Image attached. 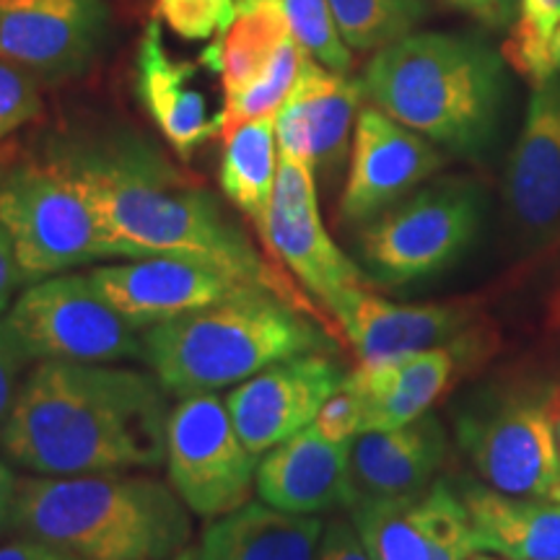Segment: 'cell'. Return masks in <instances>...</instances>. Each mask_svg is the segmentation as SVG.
Returning <instances> with one entry per match:
<instances>
[{
    "label": "cell",
    "instance_id": "6da1fadb",
    "mask_svg": "<svg viewBox=\"0 0 560 560\" xmlns=\"http://www.w3.org/2000/svg\"><path fill=\"white\" fill-rule=\"evenodd\" d=\"M73 182L125 260L192 257L319 317L310 296L276 268L221 200L143 143L62 149L50 156Z\"/></svg>",
    "mask_w": 560,
    "mask_h": 560
},
{
    "label": "cell",
    "instance_id": "7a4b0ae2",
    "mask_svg": "<svg viewBox=\"0 0 560 560\" xmlns=\"http://www.w3.org/2000/svg\"><path fill=\"white\" fill-rule=\"evenodd\" d=\"M166 395L156 374L39 361L0 425V450L37 475L156 470L166 462Z\"/></svg>",
    "mask_w": 560,
    "mask_h": 560
},
{
    "label": "cell",
    "instance_id": "3957f363",
    "mask_svg": "<svg viewBox=\"0 0 560 560\" xmlns=\"http://www.w3.org/2000/svg\"><path fill=\"white\" fill-rule=\"evenodd\" d=\"M192 511L151 475L21 478L9 524L79 560H166L192 540Z\"/></svg>",
    "mask_w": 560,
    "mask_h": 560
},
{
    "label": "cell",
    "instance_id": "277c9868",
    "mask_svg": "<svg viewBox=\"0 0 560 560\" xmlns=\"http://www.w3.org/2000/svg\"><path fill=\"white\" fill-rule=\"evenodd\" d=\"M361 86L392 120L472 156L486 149L499 125L506 73L501 55L486 42L423 32L376 50Z\"/></svg>",
    "mask_w": 560,
    "mask_h": 560
},
{
    "label": "cell",
    "instance_id": "5b68a950",
    "mask_svg": "<svg viewBox=\"0 0 560 560\" xmlns=\"http://www.w3.org/2000/svg\"><path fill=\"white\" fill-rule=\"evenodd\" d=\"M143 335L145 363L179 400L236 387L272 363L327 346L317 317L265 289L231 293Z\"/></svg>",
    "mask_w": 560,
    "mask_h": 560
},
{
    "label": "cell",
    "instance_id": "8992f818",
    "mask_svg": "<svg viewBox=\"0 0 560 560\" xmlns=\"http://www.w3.org/2000/svg\"><path fill=\"white\" fill-rule=\"evenodd\" d=\"M0 221L26 280L120 257L86 198L52 159L19 161L0 172Z\"/></svg>",
    "mask_w": 560,
    "mask_h": 560
},
{
    "label": "cell",
    "instance_id": "52a82bcc",
    "mask_svg": "<svg viewBox=\"0 0 560 560\" xmlns=\"http://www.w3.org/2000/svg\"><path fill=\"white\" fill-rule=\"evenodd\" d=\"M480 219L482 202L472 182H436L366 221L359 234L361 260L389 285L436 276L470 247Z\"/></svg>",
    "mask_w": 560,
    "mask_h": 560
},
{
    "label": "cell",
    "instance_id": "ba28073f",
    "mask_svg": "<svg viewBox=\"0 0 560 560\" xmlns=\"http://www.w3.org/2000/svg\"><path fill=\"white\" fill-rule=\"evenodd\" d=\"M5 322L37 361L117 363L145 355V335L102 296L91 276L60 272L34 280Z\"/></svg>",
    "mask_w": 560,
    "mask_h": 560
},
{
    "label": "cell",
    "instance_id": "9c48e42d",
    "mask_svg": "<svg viewBox=\"0 0 560 560\" xmlns=\"http://www.w3.org/2000/svg\"><path fill=\"white\" fill-rule=\"evenodd\" d=\"M166 472L185 506L219 520L252 501L260 454L244 444L219 395L182 397L166 420Z\"/></svg>",
    "mask_w": 560,
    "mask_h": 560
},
{
    "label": "cell",
    "instance_id": "30bf717a",
    "mask_svg": "<svg viewBox=\"0 0 560 560\" xmlns=\"http://www.w3.org/2000/svg\"><path fill=\"white\" fill-rule=\"evenodd\" d=\"M457 439L490 488L550 499L560 480V450L548 392L472 405L457 420Z\"/></svg>",
    "mask_w": 560,
    "mask_h": 560
},
{
    "label": "cell",
    "instance_id": "8fae6325",
    "mask_svg": "<svg viewBox=\"0 0 560 560\" xmlns=\"http://www.w3.org/2000/svg\"><path fill=\"white\" fill-rule=\"evenodd\" d=\"M257 231L265 252L327 312L348 291L369 285L363 270L335 244L319 219L317 174L312 166L278 156L272 198Z\"/></svg>",
    "mask_w": 560,
    "mask_h": 560
},
{
    "label": "cell",
    "instance_id": "7c38bea8",
    "mask_svg": "<svg viewBox=\"0 0 560 560\" xmlns=\"http://www.w3.org/2000/svg\"><path fill=\"white\" fill-rule=\"evenodd\" d=\"M444 153L420 132L382 109L361 107L350 145V170L340 195V221L366 223L395 206L444 166Z\"/></svg>",
    "mask_w": 560,
    "mask_h": 560
},
{
    "label": "cell",
    "instance_id": "4fadbf2b",
    "mask_svg": "<svg viewBox=\"0 0 560 560\" xmlns=\"http://www.w3.org/2000/svg\"><path fill=\"white\" fill-rule=\"evenodd\" d=\"M371 560H467L475 548L470 514L446 482L350 509Z\"/></svg>",
    "mask_w": 560,
    "mask_h": 560
},
{
    "label": "cell",
    "instance_id": "5bb4252c",
    "mask_svg": "<svg viewBox=\"0 0 560 560\" xmlns=\"http://www.w3.org/2000/svg\"><path fill=\"white\" fill-rule=\"evenodd\" d=\"M342 382L346 371L319 350L272 363L236 384L223 402L244 444L262 457L272 446L312 425L322 405Z\"/></svg>",
    "mask_w": 560,
    "mask_h": 560
},
{
    "label": "cell",
    "instance_id": "9a60e30c",
    "mask_svg": "<svg viewBox=\"0 0 560 560\" xmlns=\"http://www.w3.org/2000/svg\"><path fill=\"white\" fill-rule=\"evenodd\" d=\"M104 0H0V58L39 81L81 73L96 52Z\"/></svg>",
    "mask_w": 560,
    "mask_h": 560
},
{
    "label": "cell",
    "instance_id": "2e32d148",
    "mask_svg": "<svg viewBox=\"0 0 560 560\" xmlns=\"http://www.w3.org/2000/svg\"><path fill=\"white\" fill-rule=\"evenodd\" d=\"M330 314L359 363L400 359L431 348L457 350L470 340V330L480 319L470 301L395 304L371 293L369 285L348 291Z\"/></svg>",
    "mask_w": 560,
    "mask_h": 560
},
{
    "label": "cell",
    "instance_id": "e0dca14e",
    "mask_svg": "<svg viewBox=\"0 0 560 560\" xmlns=\"http://www.w3.org/2000/svg\"><path fill=\"white\" fill-rule=\"evenodd\" d=\"M102 296L138 330L202 310L215 301L257 285L192 257L153 255L122 265H104L89 272Z\"/></svg>",
    "mask_w": 560,
    "mask_h": 560
},
{
    "label": "cell",
    "instance_id": "ac0fdd59",
    "mask_svg": "<svg viewBox=\"0 0 560 560\" xmlns=\"http://www.w3.org/2000/svg\"><path fill=\"white\" fill-rule=\"evenodd\" d=\"M361 100V81L327 70L306 55L296 86L276 112L278 156L312 166L314 174H332L348 153Z\"/></svg>",
    "mask_w": 560,
    "mask_h": 560
},
{
    "label": "cell",
    "instance_id": "d6986e66",
    "mask_svg": "<svg viewBox=\"0 0 560 560\" xmlns=\"http://www.w3.org/2000/svg\"><path fill=\"white\" fill-rule=\"evenodd\" d=\"M198 62L177 60L164 45V24L149 19L136 52V94L166 143L190 159L202 143L221 136L223 112H213L198 86Z\"/></svg>",
    "mask_w": 560,
    "mask_h": 560
},
{
    "label": "cell",
    "instance_id": "ffe728a7",
    "mask_svg": "<svg viewBox=\"0 0 560 560\" xmlns=\"http://www.w3.org/2000/svg\"><path fill=\"white\" fill-rule=\"evenodd\" d=\"M257 495L285 514L353 509L350 441L335 444L312 425L265 452L257 465Z\"/></svg>",
    "mask_w": 560,
    "mask_h": 560
},
{
    "label": "cell",
    "instance_id": "44dd1931",
    "mask_svg": "<svg viewBox=\"0 0 560 560\" xmlns=\"http://www.w3.org/2000/svg\"><path fill=\"white\" fill-rule=\"evenodd\" d=\"M511 213L532 234H548L560 221V79L532 86L527 117L509 164Z\"/></svg>",
    "mask_w": 560,
    "mask_h": 560
},
{
    "label": "cell",
    "instance_id": "7402d4cb",
    "mask_svg": "<svg viewBox=\"0 0 560 560\" xmlns=\"http://www.w3.org/2000/svg\"><path fill=\"white\" fill-rule=\"evenodd\" d=\"M444 457L446 433L429 412L400 429L359 433L350 441V486L355 503L420 493L431 486Z\"/></svg>",
    "mask_w": 560,
    "mask_h": 560
},
{
    "label": "cell",
    "instance_id": "603a6c76",
    "mask_svg": "<svg viewBox=\"0 0 560 560\" xmlns=\"http://www.w3.org/2000/svg\"><path fill=\"white\" fill-rule=\"evenodd\" d=\"M454 366L457 353L452 348H431L400 359L359 363L346 374L342 387L359 397L363 431H389L423 418L450 389Z\"/></svg>",
    "mask_w": 560,
    "mask_h": 560
},
{
    "label": "cell",
    "instance_id": "cb8c5ba5",
    "mask_svg": "<svg viewBox=\"0 0 560 560\" xmlns=\"http://www.w3.org/2000/svg\"><path fill=\"white\" fill-rule=\"evenodd\" d=\"M475 548L506 560H560V503L509 495L495 488L465 486Z\"/></svg>",
    "mask_w": 560,
    "mask_h": 560
},
{
    "label": "cell",
    "instance_id": "d4e9b609",
    "mask_svg": "<svg viewBox=\"0 0 560 560\" xmlns=\"http://www.w3.org/2000/svg\"><path fill=\"white\" fill-rule=\"evenodd\" d=\"M325 529L319 516L285 514L268 503H244L242 509L210 520L202 529L198 560H314Z\"/></svg>",
    "mask_w": 560,
    "mask_h": 560
},
{
    "label": "cell",
    "instance_id": "484cf974",
    "mask_svg": "<svg viewBox=\"0 0 560 560\" xmlns=\"http://www.w3.org/2000/svg\"><path fill=\"white\" fill-rule=\"evenodd\" d=\"M236 16L215 45L206 50L210 68L221 75L223 100L249 86L293 37L283 0H234Z\"/></svg>",
    "mask_w": 560,
    "mask_h": 560
},
{
    "label": "cell",
    "instance_id": "4316f807",
    "mask_svg": "<svg viewBox=\"0 0 560 560\" xmlns=\"http://www.w3.org/2000/svg\"><path fill=\"white\" fill-rule=\"evenodd\" d=\"M276 174V115H265L257 117V120L244 122L223 138L219 174L221 190L255 226H260L265 210L270 206Z\"/></svg>",
    "mask_w": 560,
    "mask_h": 560
},
{
    "label": "cell",
    "instance_id": "83f0119b",
    "mask_svg": "<svg viewBox=\"0 0 560 560\" xmlns=\"http://www.w3.org/2000/svg\"><path fill=\"white\" fill-rule=\"evenodd\" d=\"M350 50L376 52L408 37L425 16V0H327Z\"/></svg>",
    "mask_w": 560,
    "mask_h": 560
},
{
    "label": "cell",
    "instance_id": "f1b7e54d",
    "mask_svg": "<svg viewBox=\"0 0 560 560\" xmlns=\"http://www.w3.org/2000/svg\"><path fill=\"white\" fill-rule=\"evenodd\" d=\"M560 26V0H520V19L511 26L503 58L532 86L556 75L552 68V37Z\"/></svg>",
    "mask_w": 560,
    "mask_h": 560
},
{
    "label": "cell",
    "instance_id": "f546056e",
    "mask_svg": "<svg viewBox=\"0 0 560 560\" xmlns=\"http://www.w3.org/2000/svg\"><path fill=\"white\" fill-rule=\"evenodd\" d=\"M291 32L306 55L335 73H348L353 50L342 42L327 0H283Z\"/></svg>",
    "mask_w": 560,
    "mask_h": 560
},
{
    "label": "cell",
    "instance_id": "4dcf8cb0",
    "mask_svg": "<svg viewBox=\"0 0 560 560\" xmlns=\"http://www.w3.org/2000/svg\"><path fill=\"white\" fill-rule=\"evenodd\" d=\"M161 24L187 42L221 37L236 16L234 0H156Z\"/></svg>",
    "mask_w": 560,
    "mask_h": 560
},
{
    "label": "cell",
    "instance_id": "1f68e13d",
    "mask_svg": "<svg viewBox=\"0 0 560 560\" xmlns=\"http://www.w3.org/2000/svg\"><path fill=\"white\" fill-rule=\"evenodd\" d=\"M42 109L39 79L0 58V140L37 120Z\"/></svg>",
    "mask_w": 560,
    "mask_h": 560
},
{
    "label": "cell",
    "instance_id": "d6a6232c",
    "mask_svg": "<svg viewBox=\"0 0 560 560\" xmlns=\"http://www.w3.org/2000/svg\"><path fill=\"white\" fill-rule=\"evenodd\" d=\"M314 429L327 441H335V444L353 441L363 431V412L359 397L348 387H340L330 400L322 405L317 418H314Z\"/></svg>",
    "mask_w": 560,
    "mask_h": 560
},
{
    "label": "cell",
    "instance_id": "836d02e7",
    "mask_svg": "<svg viewBox=\"0 0 560 560\" xmlns=\"http://www.w3.org/2000/svg\"><path fill=\"white\" fill-rule=\"evenodd\" d=\"M26 361H32L26 355V350L21 348V342L9 322L0 319V423L9 416L13 400H16V392L21 387L19 376L24 371Z\"/></svg>",
    "mask_w": 560,
    "mask_h": 560
},
{
    "label": "cell",
    "instance_id": "e575fe53",
    "mask_svg": "<svg viewBox=\"0 0 560 560\" xmlns=\"http://www.w3.org/2000/svg\"><path fill=\"white\" fill-rule=\"evenodd\" d=\"M314 560H371L353 520H330L322 529Z\"/></svg>",
    "mask_w": 560,
    "mask_h": 560
},
{
    "label": "cell",
    "instance_id": "d590c367",
    "mask_svg": "<svg viewBox=\"0 0 560 560\" xmlns=\"http://www.w3.org/2000/svg\"><path fill=\"white\" fill-rule=\"evenodd\" d=\"M21 280H26V278L19 268L16 249H13L9 229H5V223L0 221V314L11 310L13 291L19 289Z\"/></svg>",
    "mask_w": 560,
    "mask_h": 560
},
{
    "label": "cell",
    "instance_id": "8d00e7d4",
    "mask_svg": "<svg viewBox=\"0 0 560 560\" xmlns=\"http://www.w3.org/2000/svg\"><path fill=\"white\" fill-rule=\"evenodd\" d=\"M446 3L470 13L472 19H478L480 24L490 26V30H506L520 0H446Z\"/></svg>",
    "mask_w": 560,
    "mask_h": 560
},
{
    "label": "cell",
    "instance_id": "74e56055",
    "mask_svg": "<svg viewBox=\"0 0 560 560\" xmlns=\"http://www.w3.org/2000/svg\"><path fill=\"white\" fill-rule=\"evenodd\" d=\"M0 560H79L68 552L58 548H50V545L30 540V537H21L16 542H9L0 548Z\"/></svg>",
    "mask_w": 560,
    "mask_h": 560
},
{
    "label": "cell",
    "instance_id": "f35d334b",
    "mask_svg": "<svg viewBox=\"0 0 560 560\" xmlns=\"http://www.w3.org/2000/svg\"><path fill=\"white\" fill-rule=\"evenodd\" d=\"M16 475L3 459H0V529L5 527L11 520V509H13V499H16Z\"/></svg>",
    "mask_w": 560,
    "mask_h": 560
},
{
    "label": "cell",
    "instance_id": "ab89813d",
    "mask_svg": "<svg viewBox=\"0 0 560 560\" xmlns=\"http://www.w3.org/2000/svg\"><path fill=\"white\" fill-rule=\"evenodd\" d=\"M548 410H550V420H552V429H556L558 450H560V387L548 389ZM556 490H560V480H558V486L552 488V493H556Z\"/></svg>",
    "mask_w": 560,
    "mask_h": 560
},
{
    "label": "cell",
    "instance_id": "60d3db41",
    "mask_svg": "<svg viewBox=\"0 0 560 560\" xmlns=\"http://www.w3.org/2000/svg\"><path fill=\"white\" fill-rule=\"evenodd\" d=\"M550 55H552V68H556V75H558V79H560V26H558L556 37H552Z\"/></svg>",
    "mask_w": 560,
    "mask_h": 560
},
{
    "label": "cell",
    "instance_id": "b9f144b4",
    "mask_svg": "<svg viewBox=\"0 0 560 560\" xmlns=\"http://www.w3.org/2000/svg\"><path fill=\"white\" fill-rule=\"evenodd\" d=\"M467 560H506V558H501V556H488V552L478 550V552H472V556L467 558Z\"/></svg>",
    "mask_w": 560,
    "mask_h": 560
},
{
    "label": "cell",
    "instance_id": "7bdbcfd3",
    "mask_svg": "<svg viewBox=\"0 0 560 560\" xmlns=\"http://www.w3.org/2000/svg\"><path fill=\"white\" fill-rule=\"evenodd\" d=\"M166 560H198V558H195V552L182 550V552H177V556H172V558H166Z\"/></svg>",
    "mask_w": 560,
    "mask_h": 560
}]
</instances>
